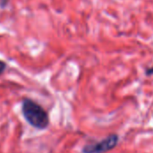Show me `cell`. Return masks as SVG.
Masks as SVG:
<instances>
[{
	"mask_svg": "<svg viewBox=\"0 0 153 153\" xmlns=\"http://www.w3.org/2000/svg\"><path fill=\"white\" fill-rule=\"evenodd\" d=\"M22 114L26 120L33 126L43 129L48 125V116L44 108L31 100L22 102Z\"/></svg>",
	"mask_w": 153,
	"mask_h": 153,
	"instance_id": "1",
	"label": "cell"
},
{
	"mask_svg": "<svg viewBox=\"0 0 153 153\" xmlns=\"http://www.w3.org/2000/svg\"><path fill=\"white\" fill-rule=\"evenodd\" d=\"M117 134H110L100 142L87 144L82 149V153H106L113 150L118 143Z\"/></svg>",
	"mask_w": 153,
	"mask_h": 153,
	"instance_id": "2",
	"label": "cell"
},
{
	"mask_svg": "<svg viewBox=\"0 0 153 153\" xmlns=\"http://www.w3.org/2000/svg\"><path fill=\"white\" fill-rule=\"evenodd\" d=\"M5 68H6V64L4 61L0 60V75L4 72Z\"/></svg>",
	"mask_w": 153,
	"mask_h": 153,
	"instance_id": "3",
	"label": "cell"
},
{
	"mask_svg": "<svg viewBox=\"0 0 153 153\" xmlns=\"http://www.w3.org/2000/svg\"><path fill=\"white\" fill-rule=\"evenodd\" d=\"M145 74L146 75L150 76V75H152L153 74V66L152 67H150V68H147L146 71H145Z\"/></svg>",
	"mask_w": 153,
	"mask_h": 153,
	"instance_id": "4",
	"label": "cell"
}]
</instances>
